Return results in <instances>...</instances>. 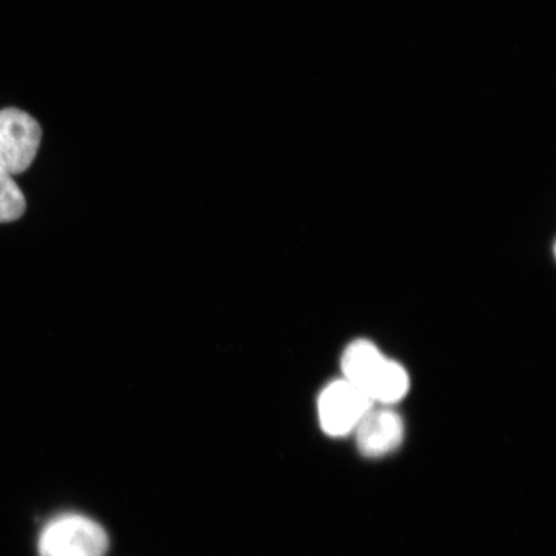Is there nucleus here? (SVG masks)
<instances>
[{"label":"nucleus","mask_w":556,"mask_h":556,"mask_svg":"<svg viewBox=\"0 0 556 556\" xmlns=\"http://www.w3.org/2000/svg\"><path fill=\"white\" fill-rule=\"evenodd\" d=\"M342 370L344 379L366 394L374 405H392L408 393L409 378L405 368L386 357L368 340H356L346 346Z\"/></svg>","instance_id":"1"},{"label":"nucleus","mask_w":556,"mask_h":556,"mask_svg":"<svg viewBox=\"0 0 556 556\" xmlns=\"http://www.w3.org/2000/svg\"><path fill=\"white\" fill-rule=\"evenodd\" d=\"M106 531L93 519L79 514L55 518L41 531L40 556H104L109 551Z\"/></svg>","instance_id":"2"},{"label":"nucleus","mask_w":556,"mask_h":556,"mask_svg":"<svg viewBox=\"0 0 556 556\" xmlns=\"http://www.w3.org/2000/svg\"><path fill=\"white\" fill-rule=\"evenodd\" d=\"M43 138L34 116L16 108L0 111V169L16 176L30 168Z\"/></svg>","instance_id":"3"},{"label":"nucleus","mask_w":556,"mask_h":556,"mask_svg":"<svg viewBox=\"0 0 556 556\" xmlns=\"http://www.w3.org/2000/svg\"><path fill=\"white\" fill-rule=\"evenodd\" d=\"M374 403L345 379L330 382L319 394L318 419L326 434L344 437L354 433Z\"/></svg>","instance_id":"4"},{"label":"nucleus","mask_w":556,"mask_h":556,"mask_svg":"<svg viewBox=\"0 0 556 556\" xmlns=\"http://www.w3.org/2000/svg\"><path fill=\"white\" fill-rule=\"evenodd\" d=\"M356 441L361 454L367 457H381L397 450L405 435L402 417L388 406L368 412L356 430Z\"/></svg>","instance_id":"5"},{"label":"nucleus","mask_w":556,"mask_h":556,"mask_svg":"<svg viewBox=\"0 0 556 556\" xmlns=\"http://www.w3.org/2000/svg\"><path fill=\"white\" fill-rule=\"evenodd\" d=\"M26 200L11 174L0 169V224H10L23 217Z\"/></svg>","instance_id":"6"}]
</instances>
